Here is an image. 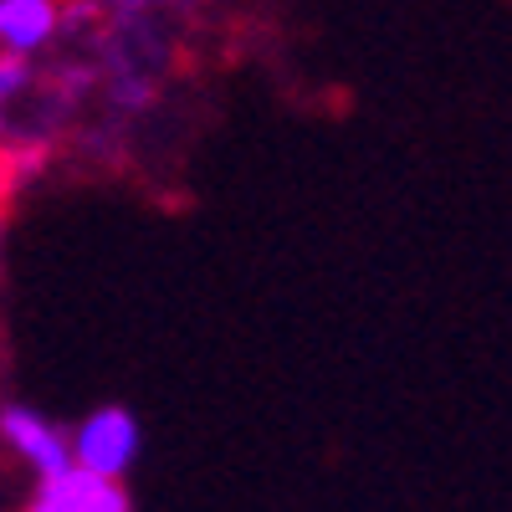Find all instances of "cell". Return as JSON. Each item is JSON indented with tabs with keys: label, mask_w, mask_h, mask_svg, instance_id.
<instances>
[{
	"label": "cell",
	"mask_w": 512,
	"mask_h": 512,
	"mask_svg": "<svg viewBox=\"0 0 512 512\" xmlns=\"http://www.w3.org/2000/svg\"><path fill=\"white\" fill-rule=\"evenodd\" d=\"M134 456H139V425L118 405L93 410L82 420V431L72 436V466H82V472H93L103 482H118L134 466Z\"/></svg>",
	"instance_id": "cell-1"
},
{
	"label": "cell",
	"mask_w": 512,
	"mask_h": 512,
	"mask_svg": "<svg viewBox=\"0 0 512 512\" xmlns=\"http://www.w3.org/2000/svg\"><path fill=\"white\" fill-rule=\"evenodd\" d=\"M26 88H31V62L0 52V123H6V108H11Z\"/></svg>",
	"instance_id": "cell-5"
},
{
	"label": "cell",
	"mask_w": 512,
	"mask_h": 512,
	"mask_svg": "<svg viewBox=\"0 0 512 512\" xmlns=\"http://www.w3.org/2000/svg\"><path fill=\"white\" fill-rule=\"evenodd\" d=\"M149 6H159V0H108L113 16H139V11H149Z\"/></svg>",
	"instance_id": "cell-6"
},
{
	"label": "cell",
	"mask_w": 512,
	"mask_h": 512,
	"mask_svg": "<svg viewBox=\"0 0 512 512\" xmlns=\"http://www.w3.org/2000/svg\"><path fill=\"white\" fill-rule=\"evenodd\" d=\"M26 512H128V497L118 492V482H103L93 472H82V466H67L57 477H41Z\"/></svg>",
	"instance_id": "cell-2"
},
{
	"label": "cell",
	"mask_w": 512,
	"mask_h": 512,
	"mask_svg": "<svg viewBox=\"0 0 512 512\" xmlns=\"http://www.w3.org/2000/svg\"><path fill=\"white\" fill-rule=\"evenodd\" d=\"M62 26V0H0V47L11 57L41 52Z\"/></svg>",
	"instance_id": "cell-4"
},
{
	"label": "cell",
	"mask_w": 512,
	"mask_h": 512,
	"mask_svg": "<svg viewBox=\"0 0 512 512\" xmlns=\"http://www.w3.org/2000/svg\"><path fill=\"white\" fill-rule=\"evenodd\" d=\"M0 436H6L41 477H57V472H67L72 466V451H67V441L52 431L47 420H41L36 410H26V405H11V410H0Z\"/></svg>",
	"instance_id": "cell-3"
},
{
	"label": "cell",
	"mask_w": 512,
	"mask_h": 512,
	"mask_svg": "<svg viewBox=\"0 0 512 512\" xmlns=\"http://www.w3.org/2000/svg\"><path fill=\"white\" fill-rule=\"evenodd\" d=\"M0 226H6V210H0Z\"/></svg>",
	"instance_id": "cell-7"
}]
</instances>
